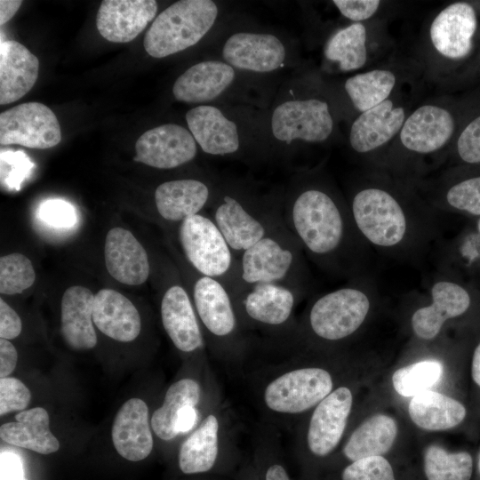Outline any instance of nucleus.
<instances>
[{"label":"nucleus","instance_id":"15","mask_svg":"<svg viewBox=\"0 0 480 480\" xmlns=\"http://www.w3.org/2000/svg\"><path fill=\"white\" fill-rule=\"evenodd\" d=\"M221 57L236 70L267 74L285 65L288 50L283 40L272 33L238 31L224 42Z\"/></svg>","mask_w":480,"mask_h":480},{"label":"nucleus","instance_id":"44","mask_svg":"<svg viewBox=\"0 0 480 480\" xmlns=\"http://www.w3.org/2000/svg\"><path fill=\"white\" fill-rule=\"evenodd\" d=\"M31 393L28 387L13 377L0 379V415L24 411L29 404Z\"/></svg>","mask_w":480,"mask_h":480},{"label":"nucleus","instance_id":"6","mask_svg":"<svg viewBox=\"0 0 480 480\" xmlns=\"http://www.w3.org/2000/svg\"><path fill=\"white\" fill-rule=\"evenodd\" d=\"M212 0H180L162 11L146 32L143 44L150 56L164 58L196 44L219 16Z\"/></svg>","mask_w":480,"mask_h":480},{"label":"nucleus","instance_id":"50","mask_svg":"<svg viewBox=\"0 0 480 480\" xmlns=\"http://www.w3.org/2000/svg\"><path fill=\"white\" fill-rule=\"evenodd\" d=\"M1 475L2 480H20L22 479L21 476H19V472H21V469H18L17 458L13 455L2 453L1 456Z\"/></svg>","mask_w":480,"mask_h":480},{"label":"nucleus","instance_id":"19","mask_svg":"<svg viewBox=\"0 0 480 480\" xmlns=\"http://www.w3.org/2000/svg\"><path fill=\"white\" fill-rule=\"evenodd\" d=\"M380 24L373 20L348 23L332 32L324 46V61L339 72L364 68L376 52V32Z\"/></svg>","mask_w":480,"mask_h":480},{"label":"nucleus","instance_id":"16","mask_svg":"<svg viewBox=\"0 0 480 480\" xmlns=\"http://www.w3.org/2000/svg\"><path fill=\"white\" fill-rule=\"evenodd\" d=\"M187 125L200 148L210 156H241L244 140L239 124L220 107L204 104L186 114Z\"/></svg>","mask_w":480,"mask_h":480},{"label":"nucleus","instance_id":"40","mask_svg":"<svg viewBox=\"0 0 480 480\" xmlns=\"http://www.w3.org/2000/svg\"><path fill=\"white\" fill-rule=\"evenodd\" d=\"M444 200L454 210L480 216V175L450 185L444 190Z\"/></svg>","mask_w":480,"mask_h":480},{"label":"nucleus","instance_id":"1","mask_svg":"<svg viewBox=\"0 0 480 480\" xmlns=\"http://www.w3.org/2000/svg\"><path fill=\"white\" fill-rule=\"evenodd\" d=\"M284 222L302 251L332 266L346 250L350 229L348 206L322 176L302 172L282 198Z\"/></svg>","mask_w":480,"mask_h":480},{"label":"nucleus","instance_id":"46","mask_svg":"<svg viewBox=\"0 0 480 480\" xmlns=\"http://www.w3.org/2000/svg\"><path fill=\"white\" fill-rule=\"evenodd\" d=\"M332 4L349 23L367 22L375 20L383 7L380 0H333Z\"/></svg>","mask_w":480,"mask_h":480},{"label":"nucleus","instance_id":"52","mask_svg":"<svg viewBox=\"0 0 480 480\" xmlns=\"http://www.w3.org/2000/svg\"><path fill=\"white\" fill-rule=\"evenodd\" d=\"M264 480H291V478L282 464L272 463L266 468Z\"/></svg>","mask_w":480,"mask_h":480},{"label":"nucleus","instance_id":"4","mask_svg":"<svg viewBox=\"0 0 480 480\" xmlns=\"http://www.w3.org/2000/svg\"><path fill=\"white\" fill-rule=\"evenodd\" d=\"M302 249L284 220L237 258L236 279L230 293L255 284H280L303 290Z\"/></svg>","mask_w":480,"mask_h":480},{"label":"nucleus","instance_id":"10","mask_svg":"<svg viewBox=\"0 0 480 480\" xmlns=\"http://www.w3.org/2000/svg\"><path fill=\"white\" fill-rule=\"evenodd\" d=\"M404 86L385 101L354 117L348 135L353 152L376 156L388 150L413 106L410 100L412 95L404 92Z\"/></svg>","mask_w":480,"mask_h":480},{"label":"nucleus","instance_id":"25","mask_svg":"<svg viewBox=\"0 0 480 480\" xmlns=\"http://www.w3.org/2000/svg\"><path fill=\"white\" fill-rule=\"evenodd\" d=\"M432 302L417 309L412 316V327L420 339L432 340L446 320L464 314L470 306V295L457 283L440 280L430 290Z\"/></svg>","mask_w":480,"mask_h":480},{"label":"nucleus","instance_id":"12","mask_svg":"<svg viewBox=\"0 0 480 480\" xmlns=\"http://www.w3.org/2000/svg\"><path fill=\"white\" fill-rule=\"evenodd\" d=\"M332 375L319 367L288 370L265 386L262 399L271 412L295 415L316 407L332 391Z\"/></svg>","mask_w":480,"mask_h":480},{"label":"nucleus","instance_id":"42","mask_svg":"<svg viewBox=\"0 0 480 480\" xmlns=\"http://www.w3.org/2000/svg\"><path fill=\"white\" fill-rule=\"evenodd\" d=\"M33 167L34 164L24 152L1 151V181L4 187L19 190Z\"/></svg>","mask_w":480,"mask_h":480},{"label":"nucleus","instance_id":"33","mask_svg":"<svg viewBox=\"0 0 480 480\" xmlns=\"http://www.w3.org/2000/svg\"><path fill=\"white\" fill-rule=\"evenodd\" d=\"M219 419L210 413L181 444L179 467L184 474L204 473L213 468L219 453Z\"/></svg>","mask_w":480,"mask_h":480},{"label":"nucleus","instance_id":"30","mask_svg":"<svg viewBox=\"0 0 480 480\" xmlns=\"http://www.w3.org/2000/svg\"><path fill=\"white\" fill-rule=\"evenodd\" d=\"M404 84V73L389 65L348 76L343 91L356 116L385 101Z\"/></svg>","mask_w":480,"mask_h":480},{"label":"nucleus","instance_id":"43","mask_svg":"<svg viewBox=\"0 0 480 480\" xmlns=\"http://www.w3.org/2000/svg\"><path fill=\"white\" fill-rule=\"evenodd\" d=\"M38 219L54 228H69L76 222L75 207L62 199H49L40 204L37 210Z\"/></svg>","mask_w":480,"mask_h":480},{"label":"nucleus","instance_id":"49","mask_svg":"<svg viewBox=\"0 0 480 480\" xmlns=\"http://www.w3.org/2000/svg\"><path fill=\"white\" fill-rule=\"evenodd\" d=\"M198 411L196 406L187 405L179 413L176 420V431L184 434L190 431L196 424Z\"/></svg>","mask_w":480,"mask_h":480},{"label":"nucleus","instance_id":"34","mask_svg":"<svg viewBox=\"0 0 480 480\" xmlns=\"http://www.w3.org/2000/svg\"><path fill=\"white\" fill-rule=\"evenodd\" d=\"M408 409L412 420L427 430L452 428L466 416V409L461 403L428 389L412 396Z\"/></svg>","mask_w":480,"mask_h":480},{"label":"nucleus","instance_id":"18","mask_svg":"<svg viewBox=\"0 0 480 480\" xmlns=\"http://www.w3.org/2000/svg\"><path fill=\"white\" fill-rule=\"evenodd\" d=\"M192 297L196 313L212 338L227 342L236 336L239 318L232 295L222 282L199 274L193 281Z\"/></svg>","mask_w":480,"mask_h":480},{"label":"nucleus","instance_id":"26","mask_svg":"<svg viewBox=\"0 0 480 480\" xmlns=\"http://www.w3.org/2000/svg\"><path fill=\"white\" fill-rule=\"evenodd\" d=\"M160 311L164 331L175 348L184 353H192L203 347L196 310L183 286L172 284L166 289Z\"/></svg>","mask_w":480,"mask_h":480},{"label":"nucleus","instance_id":"17","mask_svg":"<svg viewBox=\"0 0 480 480\" xmlns=\"http://www.w3.org/2000/svg\"><path fill=\"white\" fill-rule=\"evenodd\" d=\"M197 146L188 129L165 124L139 137L134 160L157 169H173L192 161L197 154Z\"/></svg>","mask_w":480,"mask_h":480},{"label":"nucleus","instance_id":"14","mask_svg":"<svg viewBox=\"0 0 480 480\" xmlns=\"http://www.w3.org/2000/svg\"><path fill=\"white\" fill-rule=\"evenodd\" d=\"M300 292L280 284H255L231 295L238 318L265 328H281L291 322Z\"/></svg>","mask_w":480,"mask_h":480},{"label":"nucleus","instance_id":"47","mask_svg":"<svg viewBox=\"0 0 480 480\" xmlns=\"http://www.w3.org/2000/svg\"><path fill=\"white\" fill-rule=\"evenodd\" d=\"M22 329L19 315L3 300H0V338L12 340Z\"/></svg>","mask_w":480,"mask_h":480},{"label":"nucleus","instance_id":"20","mask_svg":"<svg viewBox=\"0 0 480 480\" xmlns=\"http://www.w3.org/2000/svg\"><path fill=\"white\" fill-rule=\"evenodd\" d=\"M353 403L346 387L332 390L314 409L307 432V444L316 456L324 457L338 445L344 433Z\"/></svg>","mask_w":480,"mask_h":480},{"label":"nucleus","instance_id":"55","mask_svg":"<svg viewBox=\"0 0 480 480\" xmlns=\"http://www.w3.org/2000/svg\"><path fill=\"white\" fill-rule=\"evenodd\" d=\"M478 466H479V470H480V458H479V465Z\"/></svg>","mask_w":480,"mask_h":480},{"label":"nucleus","instance_id":"11","mask_svg":"<svg viewBox=\"0 0 480 480\" xmlns=\"http://www.w3.org/2000/svg\"><path fill=\"white\" fill-rule=\"evenodd\" d=\"M371 307L368 295L357 286H345L318 297L308 314L311 332L317 338L335 341L356 332Z\"/></svg>","mask_w":480,"mask_h":480},{"label":"nucleus","instance_id":"5","mask_svg":"<svg viewBox=\"0 0 480 480\" xmlns=\"http://www.w3.org/2000/svg\"><path fill=\"white\" fill-rule=\"evenodd\" d=\"M356 228L372 244L380 248L401 245L409 232V218L401 194L384 180L357 186L348 204Z\"/></svg>","mask_w":480,"mask_h":480},{"label":"nucleus","instance_id":"51","mask_svg":"<svg viewBox=\"0 0 480 480\" xmlns=\"http://www.w3.org/2000/svg\"><path fill=\"white\" fill-rule=\"evenodd\" d=\"M22 1L1 0L0 1V25H4L10 20L16 13Z\"/></svg>","mask_w":480,"mask_h":480},{"label":"nucleus","instance_id":"22","mask_svg":"<svg viewBox=\"0 0 480 480\" xmlns=\"http://www.w3.org/2000/svg\"><path fill=\"white\" fill-rule=\"evenodd\" d=\"M155 0H105L96 16V26L103 38L113 43L133 40L155 18Z\"/></svg>","mask_w":480,"mask_h":480},{"label":"nucleus","instance_id":"54","mask_svg":"<svg viewBox=\"0 0 480 480\" xmlns=\"http://www.w3.org/2000/svg\"><path fill=\"white\" fill-rule=\"evenodd\" d=\"M477 229H478V232L480 234V219L477 221Z\"/></svg>","mask_w":480,"mask_h":480},{"label":"nucleus","instance_id":"45","mask_svg":"<svg viewBox=\"0 0 480 480\" xmlns=\"http://www.w3.org/2000/svg\"><path fill=\"white\" fill-rule=\"evenodd\" d=\"M455 153L467 164H480V115L474 117L455 137Z\"/></svg>","mask_w":480,"mask_h":480},{"label":"nucleus","instance_id":"39","mask_svg":"<svg viewBox=\"0 0 480 480\" xmlns=\"http://www.w3.org/2000/svg\"><path fill=\"white\" fill-rule=\"evenodd\" d=\"M36 279L33 265L21 253H10L0 258V292L12 295L30 287Z\"/></svg>","mask_w":480,"mask_h":480},{"label":"nucleus","instance_id":"8","mask_svg":"<svg viewBox=\"0 0 480 480\" xmlns=\"http://www.w3.org/2000/svg\"><path fill=\"white\" fill-rule=\"evenodd\" d=\"M476 28V10L467 2L449 4L433 16L423 39L425 68L433 80L440 81L450 63L470 54Z\"/></svg>","mask_w":480,"mask_h":480},{"label":"nucleus","instance_id":"53","mask_svg":"<svg viewBox=\"0 0 480 480\" xmlns=\"http://www.w3.org/2000/svg\"><path fill=\"white\" fill-rule=\"evenodd\" d=\"M472 378L474 381L480 387V343L476 348L473 355Z\"/></svg>","mask_w":480,"mask_h":480},{"label":"nucleus","instance_id":"9","mask_svg":"<svg viewBox=\"0 0 480 480\" xmlns=\"http://www.w3.org/2000/svg\"><path fill=\"white\" fill-rule=\"evenodd\" d=\"M179 239L187 260L197 273L232 289L237 260L212 218L201 213L187 218L180 225Z\"/></svg>","mask_w":480,"mask_h":480},{"label":"nucleus","instance_id":"36","mask_svg":"<svg viewBox=\"0 0 480 480\" xmlns=\"http://www.w3.org/2000/svg\"><path fill=\"white\" fill-rule=\"evenodd\" d=\"M201 397L199 383L191 378H183L172 383L166 390L162 405L151 418L154 433L160 439L170 441L178 436L176 420L180 412L187 405L196 406Z\"/></svg>","mask_w":480,"mask_h":480},{"label":"nucleus","instance_id":"28","mask_svg":"<svg viewBox=\"0 0 480 480\" xmlns=\"http://www.w3.org/2000/svg\"><path fill=\"white\" fill-rule=\"evenodd\" d=\"M39 60L26 46L14 40L0 44V104L14 102L34 86Z\"/></svg>","mask_w":480,"mask_h":480},{"label":"nucleus","instance_id":"32","mask_svg":"<svg viewBox=\"0 0 480 480\" xmlns=\"http://www.w3.org/2000/svg\"><path fill=\"white\" fill-rule=\"evenodd\" d=\"M16 421L1 425L0 437L12 445L28 449L41 454H50L60 448L59 440L50 430V419L43 407L20 412Z\"/></svg>","mask_w":480,"mask_h":480},{"label":"nucleus","instance_id":"13","mask_svg":"<svg viewBox=\"0 0 480 480\" xmlns=\"http://www.w3.org/2000/svg\"><path fill=\"white\" fill-rule=\"evenodd\" d=\"M61 140L59 121L53 111L40 102L17 105L0 115V144H17L44 149Z\"/></svg>","mask_w":480,"mask_h":480},{"label":"nucleus","instance_id":"24","mask_svg":"<svg viewBox=\"0 0 480 480\" xmlns=\"http://www.w3.org/2000/svg\"><path fill=\"white\" fill-rule=\"evenodd\" d=\"M116 451L130 461L146 459L153 449L148 408L140 398L128 399L116 414L112 429Z\"/></svg>","mask_w":480,"mask_h":480},{"label":"nucleus","instance_id":"2","mask_svg":"<svg viewBox=\"0 0 480 480\" xmlns=\"http://www.w3.org/2000/svg\"><path fill=\"white\" fill-rule=\"evenodd\" d=\"M282 198L260 195L244 182L219 180L212 219L236 258L283 220Z\"/></svg>","mask_w":480,"mask_h":480},{"label":"nucleus","instance_id":"3","mask_svg":"<svg viewBox=\"0 0 480 480\" xmlns=\"http://www.w3.org/2000/svg\"><path fill=\"white\" fill-rule=\"evenodd\" d=\"M326 93L313 92L277 103L269 118V131L280 151L331 141L338 128V111Z\"/></svg>","mask_w":480,"mask_h":480},{"label":"nucleus","instance_id":"21","mask_svg":"<svg viewBox=\"0 0 480 480\" xmlns=\"http://www.w3.org/2000/svg\"><path fill=\"white\" fill-rule=\"evenodd\" d=\"M236 69L220 60L200 61L183 72L174 82L175 100L204 105L218 100L233 85Z\"/></svg>","mask_w":480,"mask_h":480},{"label":"nucleus","instance_id":"27","mask_svg":"<svg viewBox=\"0 0 480 480\" xmlns=\"http://www.w3.org/2000/svg\"><path fill=\"white\" fill-rule=\"evenodd\" d=\"M105 264L116 281L139 285L147 281L149 262L144 247L134 236L123 228H113L106 236Z\"/></svg>","mask_w":480,"mask_h":480},{"label":"nucleus","instance_id":"29","mask_svg":"<svg viewBox=\"0 0 480 480\" xmlns=\"http://www.w3.org/2000/svg\"><path fill=\"white\" fill-rule=\"evenodd\" d=\"M92 322L106 336L121 342L135 340L141 329L135 306L113 289H102L94 296Z\"/></svg>","mask_w":480,"mask_h":480},{"label":"nucleus","instance_id":"7","mask_svg":"<svg viewBox=\"0 0 480 480\" xmlns=\"http://www.w3.org/2000/svg\"><path fill=\"white\" fill-rule=\"evenodd\" d=\"M456 126L452 110L441 97L428 100L411 111L384 154L388 161L402 163L440 156L455 140Z\"/></svg>","mask_w":480,"mask_h":480},{"label":"nucleus","instance_id":"37","mask_svg":"<svg viewBox=\"0 0 480 480\" xmlns=\"http://www.w3.org/2000/svg\"><path fill=\"white\" fill-rule=\"evenodd\" d=\"M424 470L428 480H469L473 460L467 452H449L430 445L424 454Z\"/></svg>","mask_w":480,"mask_h":480},{"label":"nucleus","instance_id":"31","mask_svg":"<svg viewBox=\"0 0 480 480\" xmlns=\"http://www.w3.org/2000/svg\"><path fill=\"white\" fill-rule=\"evenodd\" d=\"M92 292L84 286L68 288L61 299V335L67 345L74 350H88L97 344L92 324Z\"/></svg>","mask_w":480,"mask_h":480},{"label":"nucleus","instance_id":"48","mask_svg":"<svg viewBox=\"0 0 480 480\" xmlns=\"http://www.w3.org/2000/svg\"><path fill=\"white\" fill-rule=\"evenodd\" d=\"M18 353L15 347L5 339H0V378L8 377L15 369Z\"/></svg>","mask_w":480,"mask_h":480},{"label":"nucleus","instance_id":"38","mask_svg":"<svg viewBox=\"0 0 480 480\" xmlns=\"http://www.w3.org/2000/svg\"><path fill=\"white\" fill-rule=\"evenodd\" d=\"M443 374V364L436 360H424L396 370L392 376L396 391L412 397L436 384Z\"/></svg>","mask_w":480,"mask_h":480},{"label":"nucleus","instance_id":"35","mask_svg":"<svg viewBox=\"0 0 480 480\" xmlns=\"http://www.w3.org/2000/svg\"><path fill=\"white\" fill-rule=\"evenodd\" d=\"M396 434L397 426L391 417L385 414L373 415L352 433L344 446V455L352 461L381 456L389 451Z\"/></svg>","mask_w":480,"mask_h":480},{"label":"nucleus","instance_id":"41","mask_svg":"<svg viewBox=\"0 0 480 480\" xmlns=\"http://www.w3.org/2000/svg\"><path fill=\"white\" fill-rule=\"evenodd\" d=\"M342 480H395L389 462L382 456L353 461L342 472Z\"/></svg>","mask_w":480,"mask_h":480},{"label":"nucleus","instance_id":"23","mask_svg":"<svg viewBox=\"0 0 480 480\" xmlns=\"http://www.w3.org/2000/svg\"><path fill=\"white\" fill-rule=\"evenodd\" d=\"M218 183L213 187L210 182L197 179H179L161 183L154 193L158 214L166 221L181 223L212 204Z\"/></svg>","mask_w":480,"mask_h":480}]
</instances>
